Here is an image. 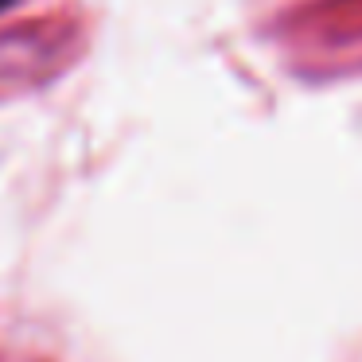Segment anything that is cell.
Returning <instances> with one entry per match:
<instances>
[{
	"label": "cell",
	"mask_w": 362,
	"mask_h": 362,
	"mask_svg": "<svg viewBox=\"0 0 362 362\" xmlns=\"http://www.w3.org/2000/svg\"><path fill=\"white\" fill-rule=\"evenodd\" d=\"M12 4H16V0H0V12H8Z\"/></svg>",
	"instance_id": "cell-1"
}]
</instances>
